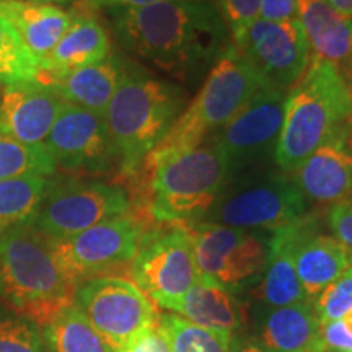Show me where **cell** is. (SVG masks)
Returning a JSON list of instances; mask_svg holds the SVG:
<instances>
[{
  "mask_svg": "<svg viewBox=\"0 0 352 352\" xmlns=\"http://www.w3.org/2000/svg\"><path fill=\"white\" fill-rule=\"evenodd\" d=\"M108 12L126 51L182 82L201 77L228 44L226 21L208 0Z\"/></svg>",
  "mask_w": 352,
  "mask_h": 352,
  "instance_id": "cell-1",
  "label": "cell"
},
{
  "mask_svg": "<svg viewBox=\"0 0 352 352\" xmlns=\"http://www.w3.org/2000/svg\"><path fill=\"white\" fill-rule=\"evenodd\" d=\"M352 134V90L341 70L311 59L307 72L287 95L274 162L296 173L320 147Z\"/></svg>",
  "mask_w": 352,
  "mask_h": 352,
  "instance_id": "cell-2",
  "label": "cell"
},
{
  "mask_svg": "<svg viewBox=\"0 0 352 352\" xmlns=\"http://www.w3.org/2000/svg\"><path fill=\"white\" fill-rule=\"evenodd\" d=\"M270 83L239 47L228 44L210 67L199 94L179 114L162 142L148 153L142 168L199 147Z\"/></svg>",
  "mask_w": 352,
  "mask_h": 352,
  "instance_id": "cell-3",
  "label": "cell"
},
{
  "mask_svg": "<svg viewBox=\"0 0 352 352\" xmlns=\"http://www.w3.org/2000/svg\"><path fill=\"white\" fill-rule=\"evenodd\" d=\"M74 285L57 264L50 240L30 222L0 232V298L39 328L72 303Z\"/></svg>",
  "mask_w": 352,
  "mask_h": 352,
  "instance_id": "cell-4",
  "label": "cell"
},
{
  "mask_svg": "<svg viewBox=\"0 0 352 352\" xmlns=\"http://www.w3.org/2000/svg\"><path fill=\"white\" fill-rule=\"evenodd\" d=\"M184 95L168 82L127 72L104 111L118 166L138 176L145 158L182 114Z\"/></svg>",
  "mask_w": 352,
  "mask_h": 352,
  "instance_id": "cell-5",
  "label": "cell"
},
{
  "mask_svg": "<svg viewBox=\"0 0 352 352\" xmlns=\"http://www.w3.org/2000/svg\"><path fill=\"white\" fill-rule=\"evenodd\" d=\"M148 212L157 222L191 226L208 217L230 178L227 158L212 142L140 170Z\"/></svg>",
  "mask_w": 352,
  "mask_h": 352,
  "instance_id": "cell-6",
  "label": "cell"
},
{
  "mask_svg": "<svg viewBox=\"0 0 352 352\" xmlns=\"http://www.w3.org/2000/svg\"><path fill=\"white\" fill-rule=\"evenodd\" d=\"M308 199L294 179L272 171L230 176L208 222L256 232H277L307 215Z\"/></svg>",
  "mask_w": 352,
  "mask_h": 352,
  "instance_id": "cell-7",
  "label": "cell"
},
{
  "mask_svg": "<svg viewBox=\"0 0 352 352\" xmlns=\"http://www.w3.org/2000/svg\"><path fill=\"white\" fill-rule=\"evenodd\" d=\"M131 209L129 192L121 184L98 179L51 182L47 195L28 222L46 239L59 240L131 214Z\"/></svg>",
  "mask_w": 352,
  "mask_h": 352,
  "instance_id": "cell-8",
  "label": "cell"
},
{
  "mask_svg": "<svg viewBox=\"0 0 352 352\" xmlns=\"http://www.w3.org/2000/svg\"><path fill=\"white\" fill-rule=\"evenodd\" d=\"M129 271L132 283L145 296L155 305L175 314L199 277L188 228L166 223L164 230L144 235Z\"/></svg>",
  "mask_w": 352,
  "mask_h": 352,
  "instance_id": "cell-9",
  "label": "cell"
},
{
  "mask_svg": "<svg viewBox=\"0 0 352 352\" xmlns=\"http://www.w3.org/2000/svg\"><path fill=\"white\" fill-rule=\"evenodd\" d=\"M184 227L191 235L199 277L236 292L266 270L271 239H266L263 232L214 222Z\"/></svg>",
  "mask_w": 352,
  "mask_h": 352,
  "instance_id": "cell-10",
  "label": "cell"
},
{
  "mask_svg": "<svg viewBox=\"0 0 352 352\" xmlns=\"http://www.w3.org/2000/svg\"><path fill=\"white\" fill-rule=\"evenodd\" d=\"M72 303L113 352L158 324L157 305L132 280L101 276L78 284Z\"/></svg>",
  "mask_w": 352,
  "mask_h": 352,
  "instance_id": "cell-11",
  "label": "cell"
},
{
  "mask_svg": "<svg viewBox=\"0 0 352 352\" xmlns=\"http://www.w3.org/2000/svg\"><path fill=\"white\" fill-rule=\"evenodd\" d=\"M145 235L142 222L126 214L67 239L50 240L57 264L74 285L131 266Z\"/></svg>",
  "mask_w": 352,
  "mask_h": 352,
  "instance_id": "cell-12",
  "label": "cell"
},
{
  "mask_svg": "<svg viewBox=\"0 0 352 352\" xmlns=\"http://www.w3.org/2000/svg\"><path fill=\"white\" fill-rule=\"evenodd\" d=\"M284 88L263 87L226 126L212 135V142L227 158L232 175L243 173L274 155L284 122Z\"/></svg>",
  "mask_w": 352,
  "mask_h": 352,
  "instance_id": "cell-13",
  "label": "cell"
},
{
  "mask_svg": "<svg viewBox=\"0 0 352 352\" xmlns=\"http://www.w3.org/2000/svg\"><path fill=\"white\" fill-rule=\"evenodd\" d=\"M44 147L57 168L72 173H107L118 165L104 118L70 103H64Z\"/></svg>",
  "mask_w": 352,
  "mask_h": 352,
  "instance_id": "cell-14",
  "label": "cell"
},
{
  "mask_svg": "<svg viewBox=\"0 0 352 352\" xmlns=\"http://www.w3.org/2000/svg\"><path fill=\"white\" fill-rule=\"evenodd\" d=\"M233 46L280 88L296 85L310 65V47L298 20L276 23L259 19Z\"/></svg>",
  "mask_w": 352,
  "mask_h": 352,
  "instance_id": "cell-15",
  "label": "cell"
},
{
  "mask_svg": "<svg viewBox=\"0 0 352 352\" xmlns=\"http://www.w3.org/2000/svg\"><path fill=\"white\" fill-rule=\"evenodd\" d=\"M65 101L39 80L8 83L0 91V132L28 145H41Z\"/></svg>",
  "mask_w": 352,
  "mask_h": 352,
  "instance_id": "cell-16",
  "label": "cell"
},
{
  "mask_svg": "<svg viewBox=\"0 0 352 352\" xmlns=\"http://www.w3.org/2000/svg\"><path fill=\"white\" fill-rule=\"evenodd\" d=\"M296 184L307 199L338 204L352 196V144L334 140L311 153L296 171Z\"/></svg>",
  "mask_w": 352,
  "mask_h": 352,
  "instance_id": "cell-17",
  "label": "cell"
},
{
  "mask_svg": "<svg viewBox=\"0 0 352 352\" xmlns=\"http://www.w3.org/2000/svg\"><path fill=\"white\" fill-rule=\"evenodd\" d=\"M129 70L120 56L109 54L100 63L80 67L63 76L38 78L50 85L65 103L104 116L109 101Z\"/></svg>",
  "mask_w": 352,
  "mask_h": 352,
  "instance_id": "cell-18",
  "label": "cell"
},
{
  "mask_svg": "<svg viewBox=\"0 0 352 352\" xmlns=\"http://www.w3.org/2000/svg\"><path fill=\"white\" fill-rule=\"evenodd\" d=\"M314 228V220L303 217L292 226L272 233L270 240L264 279L261 284V298L272 308L308 302L296 271V253L303 236Z\"/></svg>",
  "mask_w": 352,
  "mask_h": 352,
  "instance_id": "cell-19",
  "label": "cell"
},
{
  "mask_svg": "<svg viewBox=\"0 0 352 352\" xmlns=\"http://www.w3.org/2000/svg\"><path fill=\"white\" fill-rule=\"evenodd\" d=\"M111 50L109 34L94 13L74 12L72 23L57 46L39 64L38 78L63 76L107 59ZM36 78V80H38Z\"/></svg>",
  "mask_w": 352,
  "mask_h": 352,
  "instance_id": "cell-20",
  "label": "cell"
},
{
  "mask_svg": "<svg viewBox=\"0 0 352 352\" xmlns=\"http://www.w3.org/2000/svg\"><path fill=\"white\" fill-rule=\"evenodd\" d=\"M0 15L13 26L39 64L51 54L74 19V12L59 6L21 0H0Z\"/></svg>",
  "mask_w": 352,
  "mask_h": 352,
  "instance_id": "cell-21",
  "label": "cell"
},
{
  "mask_svg": "<svg viewBox=\"0 0 352 352\" xmlns=\"http://www.w3.org/2000/svg\"><path fill=\"white\" fill-rule=\"evenodd\" d=\"M256 341L271 352H324L321 323L310 302L272 308Z\"/></svg>",
  "mask_w": 352,
  "mask_h": 352,
  "instance_id": "cell-22",
  "label": "cell"
},
{
  "mask_svg": "<svg viewBox=\"0 0 352 352\" xmlns=\"http://www.w3.org/2000/svg\"><path fill=\"white\" fill-rule=\"evenodd\" d=\"M298 21L314 59L340 70L352 63L351 20L334 12L324 0H298Z\"/></svg>",
  "mask_w": 352,
  "mask_h": 352,
  "instance_id": "cell-23",
  "label": "cell"
},
{
  "mask_svg": "<svg viewBox=\"0 0 352 352\" xmlns=\"http://www.w3.org/2000/svg\"><path fill=\"white\" fill-rule=\"evenodd\" d=\"M351 266L349 250L334 236L315 233L314 228L303 236L296 253L298 283L310 303Z\"/></svg>",
  "mask_w": 352,
  "mask_h": 352,
  "instance_id": "cell-24",
  "label": "cell"
},
{
  "mask_svg": "<svg viewBox=\"0 0 352 352\" xmlns=\"http://www.w3.org/2000/svg\"><path fill=\"white\" fill-rule=\"evenodd\" d=\"M233 294L212 280L197 277L175 314L201 328L233 336L241 321L240 302Z\"/></svg>",
  "mask_w": 352,
  "mask_h": 352,
  "instance_id": "cell-25",
  "label": "cell"
},
{
  "mask_svg": "<svg viewBox=\"0 0 352 352\" xmlns=\"http://www.w3.org/2000/svg\"><path fill=\"white\" fill-rule=\"evenodd\" d=\"M41 331L47 352H113L74 303L57 311Z\"/></svg>",
  "mask_w": 352,
  "mask_h": 352,
  "instance_id": "cell-26",
  "label": "cell"
},
{
  "mask_svg": "<svg viewBox=\"0 0 352 352\" xmlns=\"http://www.w3.org/2000/svg\"><path fill=\"white\" fill-rule=\"evenodd\" d=\"M46 176H19L0 182V232L28 222L47 195Z\"/></svg>",
  "mask_w": 352,
  "mask_h": 352,
  "instance_id": "cell-27",
  "label": "cell"
},
{
  "mask_svg": "<svg viewBox=\"0 0 352 352\" xmlns=\"http://www.w3.org/2000/svg\"><path fill=\"white\" fill-rule=\"evenodd\" d=\"M158 327L165 333L170 352H230V334L201 328L176 314L160 315Z\"/></svg>",
  "mask_w": 352,
  "mask_h": 352,
  "instance_id": "cell-28",
  "label": "cell"
},
{
  "mask_svg": "<svg viewBox=\"0 0 352 352\" xmlns=\"http://www.w3.org/2000/svg\"><path fill=\"white\" fill-rule=\"evenodd\" d=\"M57 166L44 144L28 145L0 132V182L19 176H46L56 173Z\"/></svg>",
  "mask_w": 352,
  "mask_h": 352,
  "instance_id": "cell-29",
  "label": "cell"
},
{
  "mask_svg": "<svg viewBox=\"0 0 352 352\" xmlns=\"http://www.w3.org/2000/svg\"><path fill=\"white\" fill-rule=\"evenodd\" d=\"M39 63L13 26L0 15V83L36 80Z\"/></svg>",
  "mask_w": 352,
  "mask_h": 352,
  "instance_id": "cell-30",
  "label": "cell"
},
{
  "mask_svg": "<svg viewBox=\"0 0 352 352\" xmlns=\"http://www.w3.org/2000/svg\"><path fill=\"white\" fill-rule=\"evenodd\" d=\"M0 352H47L41 328L19 311L0 307Z\"/></svg>",
  "mask_w": 352,
  "mask_h": 352,
  "instance_id": "cell-31",
  "label": "cell"
},
{
  "mask_svg": "<svg viewBox=\"0 0 352 352\" xmlns=\"http://www.w3.org/2000/svg\"><path fill=\"white\" fill-rule=\"evenodd\" d=\"M320 323H331L341 320L352 311V266L311 302Z\"/></svg>",
  "mask_w": 352,
  "mask_h": 352,
  "instance_id": "cell-32",
  "label": "cell"
},
{
  "mask_svg": "<svg viewBox=\"0 0 352 352\" xmlns=\"http://www.w3.org/2000/svg\"><path fill=\"white\" fill-rule=\"evenodd\" d=\"M220 15L236 44L261 15V0H219Z\"/></svg>",
  "mask_w": 352,
  "mask_h": 352,
  "instance_id": "cell-33",
  "label": "cell"
},
{
  "mask_svg": "<svg viewBox=\"0 0 352 352\" xmlns=\"http://www.w3.org/2000/svg\"><path fill=\"white\" fill-rule=\"evenodd\" d=\"M324 352H352V311L341 320L321 324Z\"/></svg>",
  "mask_w": 352,
  "mask_h": 352,
  "instance_id": "cell-34",
  "label": "cell"
},
{
  "mask_svg": "<svg viewBox=\"0 0 352 352\" xmlns=\"http://www.w3.org/2000/svg\"><path fill=\"white\" fill-rule=\"evenodd\" d=\"M329 227L338 239L352 253V202L349 199L333 204L328 212Z\"/></svg>",
  "mask_w": 352,
  "mask_h": 352,
  "instance_id": "cell-35",
  "label": "cell"
},
{
  "mask_svg": "<svg viewBox=\"0 0 352 352\" xmlns=\"http://www.w3.org/2000/svg\"><path fill=\"white\" fill-rule=\"evenodd\" d=\"M114 352H170V346L165 333L157 324L138 334L134 340Z\"/></svg>",
  "mask_w": 352,
  "mask_h": 352,
  "instance_id": "cell-36",
  "label": "cell"
},
{
  "mask_svg": "<svg viewBox=\"0 0 352 352\" xmlns=\"http://www.w3.org/2000/svg\"><path fill=\"white\" fill-rule=\"evenodd\" d=\"M259 19L276 23L298 20V0H261Z\"/></svg>",
  "mask_w": 352,
  "mask_h": 352,
  "instance_id": "cell-37",
  "label": "cell"
},
{
  "mask_svg": "<svg viewBox=\"0 0 352 352\" xmlns=\"http://www.w3.org/2000/svg\"><path fill=\"white\" fill-rule=\"evenodd\" d=\"M164 2H182V0H87V6L90 8L121 10V8H142Z\"/></svg>",
  "mask_w": 352,
  "mask_h": 352,
  "instance_id": "cell-38",
  "label": "cell"
},
{
  "mask_svg": "<svg viewBox=\"0 0 352 352\" xmlns=\"http://www.w3.org/2000/svg\"><path fill=\"white\" fill-rule=\"evenodd\" d=\"M230 352H271L263 344H259L256 340H240L233 341L230 344Z\"/></svg>",
  "mask_w": 352,
  "mask_h": 352,
  "instance_id": "cell-39",
  "label": "cell"
},
{
  "mask_svg": "<svg viewBox=\"0 0 352 352\" xmlns=\"http://www.w3.org/2000/svg\"><path fill=\"white\" fill-rule=\"evenodd\" d=\"M334 12L347 20H352V0H324Z\"/></svg>",
  "mask_w": 352,
  "mask_h": 352,
  "instance_id": "cell-40",
  "label": "cell"
},
{
  "mask_svg": "<svg viewBox=\"0 0 352 352\" xmlns=\"http://www.w3.org/2000/svg\"><path fill=\"white\" fill-rule=\"evenodd\" d=\"M21 2H38V3H51V6H57V3H69L74 0H21Z\"/></svg>",
  "mask_w": 352,
  "mask_h": 352,
  "instance_id": "cell-41",
  "label": "cell"
},
{
  "mask_svg": "<svg viewBox=\"0 0 352 352\" xmlns=\"http://www.w3.org/2000/svg\"><path fill=\"white\" fill-rule=\"evenodd\" d=\"M349 26H351V32H352V20H351V23H349Z\"/></svg>",
  "mask_w": 352,
  "mask_h": 352,
  "instance_id": "cell-42",
  "label": "cell"
}]
</instances>
